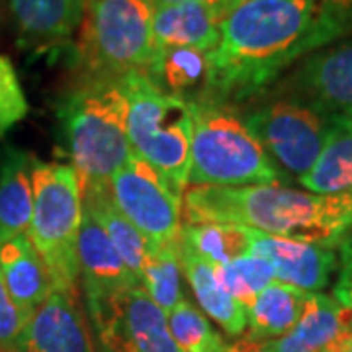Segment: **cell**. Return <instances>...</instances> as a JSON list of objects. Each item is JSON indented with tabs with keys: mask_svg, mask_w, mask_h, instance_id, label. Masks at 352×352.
I'll list each match as a JSON object with an SVG mask.
<instances>
[{
	"mask_svg": "<svg viewBox=\"0 0 352 352\" xmlns=\"http://www.w3.org/2000/svg\"><path fill=\"white\" fill-rule=\"evenodd\" d=\"M344 36L319 0H243L223 16L212 53V100L261 94L289 65Z\"/></svg>",
	"mask_w": 352,
	"mask_h": 352,
	"instance_id": "cell-1",
	"label": "cell"
},
{
	"mask_svg": "<svg viewBox=\"0 0 352 352\" xmlns=\"http://www.w3.org/2000/svg\"><path fill=\"white\" fill-rule=\"evenodd\" d=\"M182 215L190 226L229 223L335 249L352 229V190L327 196L280 184L190 186Z\"/></svg>",
	"mask_w": 352,
	"mask_h": 352,
	"instance_id": "cell-2",
	"label": "cell"
},
{
	"mask_svg": "<svg viewBox=\"0 0 352 352\" xmlns=\"http://www.w3.org/2000/svg\"><path fill=\"white\" fill-rule=\"evenodd\" d=\"M78 186L110 182L131 157L127 94L122 76H85L57 108Z\"/></svg>",
	"mask_w": 352,
	"mask_h": 352,
	"instance_id": "cell-3",
	"label": "cell"
},
{
	"mask_svg": "<svg viewBox=\"0 0 352 352\" xmlns=\"http://www.w3.org/2000/svg\"><path fill=\"white\" fill-rule=\"evenodd\" d=\"M188 106L192 113V186L278 184L276 166L231 104L206 100Z\"/></svg>",
	"mask_w": 352,
	"mask_h": 352,
	"instance_id": "cell-4",
	"label": "cell"
},
{
	"mask_svg": "<svg viewBox=\"0 0 352 352\" xmlns=\"http://www.w3.org/2000/svg\"><path fill=\"white\" fill-rule=\"evenodd\" d=\"M124 87L131 151L151 164L176 196L182 198L190 182V106L161 92L143 71L126 73Z\"/></svg>",
	"mask_w": 352,
	"mask_h": 352,
	"instance_id": "cell-5",
	"label": "cell"
},
{
	"mask_svg": "<svg viewBox=\"0 0 352 352\" xmlns=\"http://www.w3.org/2000/svg\"><path fill=\"white\" fill-rule=\"evenodd\" d=\"M34 210L28 237L50 272L53 289L78 294L76 239L82 217L78 176L71 164L32 163Z\"/></svg>",
	"mask_w": 352,
	"mask_h": 352,
	"instance_id": "cell-6",
	"label": "cell"
},
{
	"mask_svg": "<svg viewBox=\"0 0 352 352\" xmlns=\"http://www.w3.org/2000/svg\"><path fill=\"white\" fill-rule=\"evenodd\" d=\"M153 0H92L85 8L76 59L85 76H122L151 63Z\"/></svg>",
	"mask_w": 352,
	"mask_h": 352,
	"instance_id": "cell-7",
	"label": "cell"
},
{
	"mask_svg": "<svg viewBox=\"0 0 352 352\" xmlns=\"http://www.w3.org/2000/svg\"><path fill=\"white\" fill-rule=\"evenodd\" d=\"M245 124L278 173L300 180L323 149L333 118L286 94L254 108L245 116Z\"/></svg>",
	"mask_w": 352,
	"mask_h": 352,
	"instance_id": "cell-8",
	"label": "cell"
},
{
	"mask_svg": "<svg viewBox=\"0 0 352 352\" xmlns=\"http://www.w3.org/2000/svg\"><path fill=\"white\" fill-rule=\"evenodd\" d=\"M85 298L102 352H184L143 286Z\"/></svg>",
	"mask_w": 352,
	"mask_h": 352,
	"instance_id": "cell-9",
	"label": "cell"
},
{
	"mask_svg": "<svg viewBox=\"0 0 352 352\" xmlns=\"http://www.w3.org/2000/svg\"><path fill=\"white\" fill-rule=\"evenodd\" d=\"M110 192L122 214L151 245L178 241L182 198L135 153L131 161L110 178Z\"/></svg>",
	"mask_w": 352,
	"mask_h": 352,
	"instance_id": "cell-10",
	"label": "cell"
},
{
	"mask_svg": "<svg viewBox=\"0 0 352 352\" xmlns=\"http://www.w3.org/2000/svg\"><path fill=\"white\" fill-rule=\"evenodd\" d=\"M288 96L337 120H352V39L309 53L288 80Z\"/></svg>",
	"mask_w": 352,
	"mask_h": 352,
	"instance_id": "cell-11",
	"label": "cell"
},
{
	"mask_svg": "<svg viewBox=\"0 0 352 352\" xmlns=\"http://www.w3.org/2000/svg\"><path fill=\"white\" fill-rule=\"evenodd\" d=\"M20 352H96L78 294L53 289L25 321Z\"/></svg>",
	"mask_w": 352,
	"mask_h": 352,
	"instance_id": "cell-12",
	"label": "cell"
},
{
	"mask_svg": "<svg viewBox=\"0 0 352 352\" xmlns=\"http://www.w3.org/2000/svg\"><path fill=\"white\" fill-rule=\"evenodd\" d=\"M251 254L263 256L274 268L276 280L303 292H321L337 272L335 249L296 239L266 235L251 229Z\"/></svg>",
	"mask_w": 352,
	"mask_h": 352,
	"instance_id": "cell-13",
	"label": "cell"
},
{
	"mask_svg": "<svg viewBox=\"0 0 352 352\" xmlns=\"http://www.w3.org/2000/svg\"><path fill=\"white\" fill-rule=\"evenodd\" d=\"M76 252L85 296H100L143 286L141 280L127 268L104 227L85 210L80 217Z\"/></svg>",
	"mask_w": 352,
	"mask_h": 352,
	"instance_id": "cell-14",
	"label": "cell"
},
{
	"mask_svg": "<svg viewBox=\"0 0 352 352\" xmlns=\"http://www.w3.org/2000/svg\"><path fill=\"white\" fill-rule=\"evenodd\" d=\"M4 8L20 45L36 51L65 45L82 18L76 0H4Z\"/></svg>",
	"mask_w": 352,
	"mask_h": 352,
	"instance_id": "cell-15",
	"label": "cell"
},
{
	"mask_svg": "<svg viewBox=\"0 0 352 352\" xmlns=\"http://www.w3.org/2000/svg\"><path fill=\"white\" fill-rule=\"evenodd\" d=\"M351 329V311L333 296L314 292L296 327L278 339L254 344L256 352H327Z\"/></svg>",
	"mask_w": 352,
	"mask_h": 352,
	"instance_id": "cell-16",
	"label": "cell"
},
{
	"mask_svg": "<svg viewBox=\"0 0 352 352\" xmlns=\"http://www.w3.org/2000/svg\"><path fill=\"white\" fill-rule=\"evenodd\" d=\"M161 92L186 104L212 100L210 53L190 47H163L153 51L143 71Z\"/></svg>",
	"mask_w": 352,
	"mask_h": 352,
	"instance_id": "cell-17",
	"label": "cell"
},
{
	"mask_svg": "<svg viewBox=\"0 0 352 352\" xmlns=\"http://www.w3.org/2000/svg\"><path fill=\"white\" fill-rule=\"evenodd\" d=\"M0 272L25 321L53 292L50 272L28 233L0 239Z\"/></svg>",
	"mask_w": 352,
	"mask_h": 352,
	"instance_id": "cell-18",
	"label": "cell"
},
{
	"mask_svg": "<svg viewBox=\"0 0 352 352\" xmlns=\"http://www.w3.org/2000/svg\"><path fill=\"white\" fill-rule=\"evenodd\" d=\"M223 14L215 8L182 2L155 6L153 41L155 50L190 47L212 53L219 43V24Z\"/></svg>",
	"mask_w": 352,
	"mask_h": 352,
	"instance_id": "cell-19",
	"label": "cell"
},
{
	"mask_svg": "<svg viewBox=\"0 0 352 352\" xmlns=\"http://www.w3.org/2000/svg\"><path fill=\"white\" fill-rule=\"evenodd\" d=\"M82 210L92 215L106 231L127 268L141 280V270L147 256L149 241L141 235L122 210L116 206L110 192V182H90L80 186Z\"/></svg>",
	"mask_w": 352,
	"mask_h": 352,
	"instance_id": "cell-20",
	"label": "cell"
},
{
	"mask_svg": "<svg viewBox=\"0 0 352 352\" xmlns=\"http://www.w3.org/2000/svg\"><path fill=\"white\" fill-rule=\"evenodd\" d=\"M309 292L274 280L254 298L247 309V335L251 342H266L286 335L298 325Z\"/></svg>",
	"mask_w": 352,
	"mask_h": 352,
	"instance_id": "cell-21",
	"label": "cell"
},
{
	"mask_svg": "<svg viewBox=\"0 0 352 352\" xmlns=\"http://www.w3.org/2000/svg\"><path fill=\"white\" fill-rule=\"evenodd\" d=\"M36 157L8 147L0 157V239L28 233L34 210L32 163Z\"/></svg>",
	"mask_w": 352,
	"mask_h": 352,
	"instance_id": "cell-22",
	"label": "cell"
},
{
	"mask_svg": "<svg viewBox=\"0 0 352 352\" xmlns=\"http://www.w3.org/2000/svg\"><path fill=\"white\" fill-rule=\"evenodd\" d=\"M180 237V235H178ZM180 266L188 278L190 286L204 314L212 317L219 327L231 337H241L247 331V309L241 307L215 278L214 266L201 256L190 251L186 245L178 243Z\"/></svg>",
	"mask_w": 352,
	"mask_h": 352,
	"instance_id": "cell-23",
	"label": "cell"
},
{
	"mask_svg": "<svg viewBox=\"0 0 352 352\" xmlns=\"http://www.w3.org/2000/svg\"><path fill=\"white\" fill-rule=\"evenodd\" d=\"M300 184L315 194H342L352 190V120L333 118L327 141Z\"/></svg>",
	"mask_w": 352,
	"mask_h": 352,
	"instance_id": "cell-24",
	"label": "cell"
},
{
	"mask_svg": "<svg viewBox=\"0 0 352 352\" xmlns=\"http://www.w3.org/2000/svg\"><path fill=\"white\" fill-rule=\"evenodd\" d=\"M251 229L229 223H182L180 243L212 266L251 254Z\"/></svg>",
	"mask_w": 352,
	"mask_h": 352,
	"instance_id": "cell-25",
	"label": "cell"
},
{
	"mask_svg": "<svg viewBox=\"0 0 352 352\" xmlns=\"http://www.w3.org/2000/svg\"><path fill=\"white\" fill-rule=\"evenodd\" d=\"M178 243L166 245H151L147 249V256L141 270V284L151 300L164 314L168 315L182 300L180 288V256H178Z\"/></svg>",
	"mask_w": 352,
	"mask_h": 352,
	"instance_id": "cell-26",
	"label": "cell"
},
{
	"mask_svg": "<svg viewBox=\"0 0 352 352\" xmlns=\"http://www.w3.org/2000/svg\"><path fill=\"white\" fill-rule=\"evenodd\" d=\"M214 272L223 289L245 309H249L254 298L276 280L270 263L256 254H245L231 263L214 266Z\"/></svg>",
	"mask_w": 352,
	"mask_h": 352,
	"instance_id": "cell-27",
	"label": "cell"
},
{
	"mask_svg": "<svg viewBox=\"0 0 352 352\" xmlns=\"http://www.w3.org/2000/svg\"><path fill=\"white\" fill-rule=\"evenodd\" d=\"M168 317V327L176 344L184 352H227L229 344L221 339L208 317L188 300H180Z\"/></svg>",
	"mask_w": 352,
	"mask_h": 352,
	"instance_id": "cell-28",
	"label": "cell"
},
{
	"mask_svg": "<svg viewBox=\"0 0 352 352\" xmlns=\"http://www.w3.org/2000/svg\"><path fill=\"white\" fill-rule=\"evenodd\" d=\"M30 112L28 98L12 61L0 55V138H4Z\"/></svg>",
	"mask_w": 352,
	"mask_h": 352,
	"instance_id": "cell-29",
	"label": "cell"
},
{
	"mask_svg": "<svg viewBox=\"0 0 352 352\" xmlns=\"http://www.w3.org/2000/svg\"><path fill=\"white\" fill-rule=\"evenodd\" d=\"M25 319L12 302L0 272V352H20Z\"/></svg>",
	"mask_w": 352,
	"mask_h": 352,
	"instance_id": "cell-30",
	"label": "cell"
},
{
	"mask_svg": "<svg viewBox=\"0 0 352 352\" xmlns=\"http://www.w3.org/2000/svg\"><path fill=\"white\" fill-rule=\"evenodd\" d=\"M337 282L333 288V298L352 314V229L339 243L337 254Z\"/></svg>",
	"mask_w": 352,
	"mask_h": 352,
	"instance_id": "cell-31",
	"label": "cell"
},
{
	"mask_svg": "<svg viewBox=\"0 0 352 352\" xmlns=\"http://www.w3.org/2000/svg\"><path fill=\"white\" fill-rule=\"evenodd\" d=\"M323 12L346 34L352 30V0H319Z\"/></svg>",
	"mask_w": 352,
	"mask_h": 352,
	"instance_id": "cell-32",
	"label": "cell"
},
{
	"mask_svg": "<svg viewBox=\"0 0 352 352\" xmlns=\"http://www.w3.org/2000/svg\"><path fill=\"white\" fill-rule=\"evenodd\" d=\"M155 6H161V4H182V2H196V4H204V6H210L215 8L226 16L239 0H153Z\"/></svg>",
	"mask_w": 352,
	"mask_h": 352,
	"instance_id": "cell-33",
	"label": "cell"
},
{
	"mask_svg": "<svg viewBox=\"0 0 352 352\" xmlns=\"http://www.w3.org/2000/svg\"><path fill=\"white\" fill-rule=\"evenodd\" d=\"M327 352H352V329L351 331H346L342 337H339L337 342H335Z\"/></svg>",
	"mask_w": 352,
	"mask_h": 352,
	"instance_id": "cell-34",
	"label": "cell"
},
{
	"mask_svg": "<svg viewBox=\"0 0 352 352\" xmlns=\"http://www.w3.org/2000/svg\"><path fill=\"white\" fill-rule=\"evenodd\" d=\"M227 352H256V344L251 342V340L241 339L235 344H229V351Z\"/></svg>",
	"mask_w": 352,
	"mask_h": 352,
	"instance_id": "cell-35",
	"label": "cell"
},
{
	"mask_svg": "<svg viewBox=\"0 0 352 352\" xmlns=\"http://www.w3.org/2000/svg\"><path fill=\"white\" fill-rule=\"evenodd\" d=\"M90 2H92V0H76V4L80 6V10H82V12H85V8H87Z\"/></svg>",
	"mask_w": 352,
	"mask_h": 352,
	"instance_id": "cell-36",
	"label": "cell"
},
{
	"mask_svg": "<svg viewBox=\"0 0 352 352\" xmlns=\"http://www.w3.org/2000/svg\"><path fill=\"white\" fill-rule=\"evenodd\" d=\"M2 8H4V0H0V16H2Z\"/></svg>",
	"mask_w": 352,
	"mask_h": 352,
	"instance_id": "cell-37",
	"label": "cell"
},
{
	"mask_svg": "<svg viewBox=\"0 0 352 352\" xmlns=\"http://www.w3.org/2000/svg\"><path fill=\"white\" fill-rule=\"evenodd\" d=\"M239 2H243V0H239ZM239 2H237V4H239Z\"/></svg>",
	"mask_w": 352,
	"mask_h": 352,
	"instance_id": "cell-38",
	"label": "cell"
}]
</instances>
